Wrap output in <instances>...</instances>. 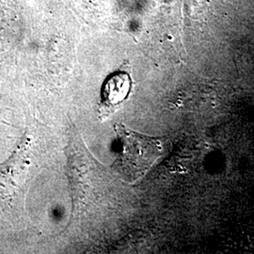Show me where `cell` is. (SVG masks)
Masks as SVG:
<instances>
[{
    "instance_id": "6da1fadb",
    "label": "cell",
    "mask_w": 254,
    "mask_h": 254,
    "mask_svg": "<svg viewBox=\"0 0 254 254\" xmlns=\"http://www.w3.org/2000/svg\"><path fill=\"white\" fill-rule=\"evenodd\" d=\"M117 157L114 169L127 181H136L145 174L162 152L158 138L134 132L123 125L115 126Z\"/></svg>"
},
{
    "instance_id": "7a4b0ae2",
    "label": "cell",
    "mask_w": 254,
    "mask_h": 254,
    "mask_svg": "<svg viewBox=\"0 0 254 254\" xmlns=\"http://www.w3.org/2000/svg\"><path fill=\"white\" fill-rule=\"evenodd\" d=\"M132 88V80L128 73L118 71L110 74L104 82L101 91L99 117L101 121L109 119L127 100Z\"/></svg>"
},
{
    "instance_id": "3957f363",
    "label": "cell",
    "mask_w": 254,
    "mask_h": 254,
    "mask_svg": "<svg viewBox=\"0 0 254 254\" xmlns=\"http://www.w3.org/2000/svg\"><path fill=\"white\" fill-rule=\"evenodd\" d=\"M27 161L26 146L23 145L15 154H12L8 162L0 166V189L2 190L7 192L14 190L12 175L14 174L15 179L20 178L26 169Z\"/></svg>"
}]
</instances>
